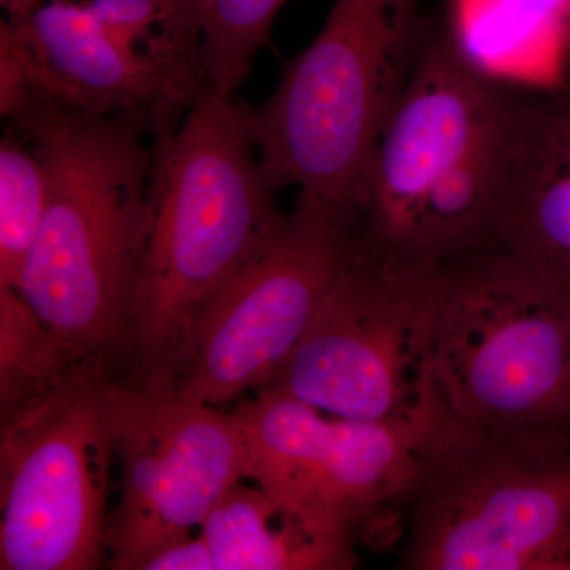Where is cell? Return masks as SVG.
I'll use <instances>...</instances> for the list:
<instances>
[{"mask_svg":"<svg viewBox=\"0 0 570 570\" xmlns=\"http://www.w3.org/2000/svg\"><path fill=\"white\" fill-rule=\"evenodd\" d=\"M543 570H570V528L550 551Z\"/></svg>","mask_w":570,"mask_h":570,"instance_id":"20","label":"cell"},{"mask_svg":"<svg viewBox=\"0 0 570 570\" xmlns=\"http://www.w3.org/2000/svg\"><path fill=\"white\" fill-rule=\"evenodd\" d=\"M434 28L422 0H335L324 28L285 63L276 91L242 102L258 163L276 190L352 213L382 127Z\"/></svg>","mask_w":570,"mask_h":570,"instance_id":"4","label":"cell"},{"mask_svg":"<svg viewBox=\"0 0 570 570\" xmlns=\"http://www.w3.org/2000/svg\"><path fill=\"white\" fill-rule=\"evenodd\" d=\"M217 570H346L354 550L316 534L261 487L228 491L200 528Z\"/></svg>","mask_w":570,"mask_h":570,"instance_id":"14","label":"cell"},{"mask_svg":"<svg viewBox=\"0 0 570 570\" xmlns=\"http://www.w3.org/2000/svg\"><path fill=\"white\" fill-rule=\"evenodd\" d=\"M47 176L36 151L14 135L0 141V287L17 288L45 209Z\"/></svg>","mask_w":570,"mask_h":570,"instance_id":"17","label":"cell"},{"mask_svg":"<svg viewBox=\"0 0 570 570\" xmlns=\"http://www.w3.org/2000/svg\"><path fill=\"white\" fill-rule=\"evenodd\" d=\"M86 358L52 335L17 288L0 287V415L51 392Z\"/></svg>","mask_w":570,"mask_h":570,"instance_id":"16","label":"cell"},{"mask_svg":"<svg viewBox=\"0 0 570 570\" xmlns=\"http://www.w3.org/2000/svg\"><path fill=\"white\" fill-rule=\"evenodd\" d=\"M517 104L434 28L356 186L358 238L428 268L498 247Z\"/></svg>","mask_w":570,"mask_h":570,"instance_id":"1","label":"cell"},{"mask_svg":"<svg viewBox=\"0 0 570 570\" xmlns=\"http://www.w3.org/2000/svg\"><path fill=\"white\" fill-rule=\"evenodd\" d=\"M438 269L395 261L356 235L324 305L268 387L344 419L445 414L430 366Z\"/></svg>","mask_w":570,"mask_h":570,"instance_id":"7","label":"cell"},{"mask_svg":"<svg viewBox=\"0 0 570 570\" xmlns=\"http://www.w3.org/2000/svg\"><path fill=\"white\" fill-rule=\"evenodd\" d=\"M108 356H89L51 392L2 415L0 569L97 568L115 449Z\"/></svg>","mask_w":570,"mask_h":570,"instance_id":"8","label":"cell"},{"mask_svg":"<svg viewBox=\"0 0 570 570\" xmlns=\"http://www.w3.org/2000/svg\"><path fill=\"white\" fill-rule=\"evenodd\" d=\"M0 3V36L17 48L33 91L67 110L130 119L156 140L175 132L200 97L112 39L82 0Z\"/></svg>","mask_w":570,"mask_h":570,"instance_id":"12","label":"cell"},{"mask_svg":"<svg viewBox=\"0 0 570 570\" xmlns=\"http://www.w3.org/2000/svg\"><path fill=\"white\" fill-rule=\"evenodd\" d=\"M284 3L285 0H204L206 86L235 97Z\"/></svg>","mask_w":570,"mask_h":570,"instance_id":"18","label":"cell"},{"mask_svg":"<svg viewBox=\"0 0 570 570\" xmlns=\"http://www.w3.org/2000/svg\"><path fill=\"white\" fill-rule=\"evenodd\" d=\"M430 366L460 425L570 433V288L502 247L439 266Z\"/></svg>","mask_w":570,"mask_h":570,"instance_id":"5","label":"cell"},{"mask_svg":"<svg viewBox=\"0 0 570 570\" xmlns=\"http://www.w3.org/2000/svg\"><path fill=\"white\" fill-rule=\"evenodd\" d=\"M550 9L557 11L558 14H561L566 21L570 24V0H543Z\"/></svg>","mask_w":570,"mask_h":570,"instance_id":"21","label":"cell"},{"mask_svg":"<svg viewBox=\"0 0 570 570\" xmlns=\"http://www.w3.org/2000/svg\"><path fill=\"white\" fill-rule=\"evenodd\" d=\"M47 176V209L17 291L85 356L126 347L149 223L153 146L127 118H89L36 94L11 121Z\"/></svg>","mask_w":570,"mask_h":570,"instance_id":"2","label":"cell"},{"mask_svg":"<svg viewBox=\"0 0 570 570\" xmlns=\"http://www.w3.org/2000/svg\"><path fill=\"white\" fill-rule=\"evenodd\" d=\"M498 247L570 288V88L519 92Z\"/></svg>","mask_w":570,"mask_h":570,"instance_id":"13","label":"cell"},{"mask_svg":"<svg viewBox=\"0 0 570 570\" xmlns=\"http://www.w3.org/2000/svg\"><path fill=\"white\" fill-rule=\"evenodd\" d=\"M235 97L206 86L153 145L149 223L126 348L134 376L174 377L195 318L279 234L287 214Z\"/></svg>","mask_w":570,"mask_h":570,"instance_id":"3","label":"cell"},{"mask_svg":"<svg viewBox=\"0 0 570 570\" xmlns=\"http://www.w3.org/2000/svg\"><path fill=\"white\" fill-rule=\"evenodd\" d=\"M354 214L298 195L284 227L195 318L175 389L219 407L277 376L354 249Z\"/></svg>","mask_w":570,"mask_h":570,"instance_id":"9","label":"cell"},{"mask_svg":"<svg viewBox=\"0 0 570 570\" xmlns=\"http://www.w3.org/2000/svg\"><path fill=\"white\" fill-rule=\"evenodd\" d=\"M141 570H217V564L212 549L200 534L165 547L149 558Z\"/></svg>","mask_w":570,"mask_h":570,"instance_id":"19","label":"cell"},{"mask_svg":"<svg viewBox=\"0 0 570 570\" xmlns=\"http://www.w3.org/2000/svg\"><path fill=\"white\" fill-rule=\"evenodd\" d=\"M400 505L401 569L543 570L570 528V433L448 419L420 453Z\"/></svg>","mask_w":570,"mask_h":570,"instance_id":"6","label":"cell"},{"mask_svg":"<svg viewBox=\"0 0 570 570\" xmlns=\"http://www.w3.org/2000/svg\"><path fill=\"white\" fill-rule=\"evenodd\" d=\"M107 411L121 497L105 547L112 569L141 570L247 478L245 444L234 414L186 400L171 379H110Z\"/></svg>","mask_w":570,"mask_h":570,"instance_id":"11","label":"cell"},{"mask_svg":"<svg viewBox=\"0 0 570 570\" xmlns=\"http://www.w3.org/2000/svg\"><path fill=\"white\" fill-rule=\"evenodd\" d=\"M127 50L200 96L206 88L204 0H82Z\"/></svg>","mask_w":570,"mask_h":570,"instance_id":"15","label":"cell"},{"mask_svg":"<svg viewBox=\"0 0 570 570\" xmlns=\"http://www.w3.org/2000/svg\"><path fill=\"white\" fill-rule=\"evenodd\" d=\"M234 415L247 478L309 530L354 551L381 513L401 504L420 453L449 419L337 417L268 385Z\"/></svg>","mask_w":570,"mask_h":570,"instance_id":"10","label":"cell"}]
</instances>
